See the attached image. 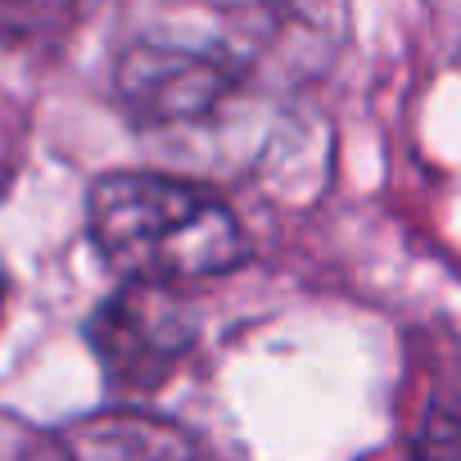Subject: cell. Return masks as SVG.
Here are the masks:
<instances>
[{
    "instance_id": "cell-1",
    "label": "cell",
    "mask_w": 461,
    "mask_h": 461,
    "mask_svg": "<svg viewBox=\"0 0 461 461\" xmlns=\"http://www.w3.org/2000/svg\"><path fill=\"white\" fill-rule=\"evenodd\" d=\"M86 236L122 285L181 290L236 272L249 240L212 190L158 176L109 172L86 194Z\"/></svg>"
},
{
    "instance_id": "cell-2",
    "label": "cell",
    "mask_w": 461,
    "mask_h": 461,
    "mask_svg": "<svg viewBox=\"0 0 461 461\" xmlns=\"http://www.w3.org/2000/svg\"><path fill=\"white\" fill-rule=\"evenodd\" d=\"M194 339V317L176 290L122 285L91 317V348L113 389H154Z\"/></svg>"
},
{
    "instance_id": "cell-3",
    "label": "cell",
    "mask_w": 461,
    "mask_h": 461,
    "mask_svg": "<svg viewBox=\"0 0 461 461\" xmlns=\"http://www.w3.org/2000/svg\"><path fill=\"white\" fill-rule=\"evenodd\" d=\"M118 95L140 127L203 122L236 95V68L185 46H131L118 64Z\"/></svg>"
},
{
    "instance_id": "cell-4",
    "label": "cell",
    "mask_w": 461,
    "mask_h": 461,
    "mask_svg": "<svg viewBox=\"0 0 461 461\" xmlns=\"http://www.w3.org/2000/svg\"><path fill=\"white\" fill-rule=\"evenodd\" d=\"M37 461H199L194 443L145 411H104L59 429Z\"/></svg>"
},
{
    "instance_id": "cell-5",
    "label": "cell",
    "mask_w": 461,
    "mask_h": 461,
    "mask_svg": "<svg viewBox=\"0 0 461 461\" xmlns=\"http://www.w3.org/2000/svg\"><path fill=\"white\" fill-rule=\"evenodd\" d=\"M77 19V0H0V41L55 46Z\"/></svg>"
},
{
    "instance_id": "cell-6",
    "label": "cell",
    "mask_w": 461,
    "mask_h": 461,
    "mask_svg": "<svg viewBox=\"0 0 461 461\" xmlns=\"http://www.w3.org/2000/svg\"><path fill=\"white\" fill-rule=\"evenodd\" d=\"M411 461H461V411H429L416 429Z\"/></svg>"
},
{
    "instance_id": "cell-7",
    "label": "cell",
    "mask_w": 461,
    "mask_h": 461,
    "mask_svg": "<svg viewBox=\"0 0 461 461\" xmlns=\"http://www.w3.org/2000/svg\"><path fill=\"white\" fill-rule=\"evenodd\" d=\"M0 308H5V281H0Z\"/></svg>"
}]
</instances>
